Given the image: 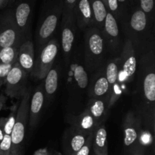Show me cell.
I'll return each instance as SVG.
<instances>
[{
  "label": "cell",
  "mask_w": 155,
  "mask_h": 155,
  "mask_svg": "<svg viewBox=\"0 0 155 155\" xmlns=\"http://www.w3.org/2000/svg\"><path fill=\"white\" fill-rule=\"evenodd\" d=\"M5 97L3 96L2 95H0V110H2V108L4 106L5 103Z\"/></svg>",
  "instance_id": "obj_36"
},
{
  "label": "cell",
  "mask_w": 155,
  "mask_h": 155,
  "mask_svg": "<svg viewBox=\"0 0 155 155\" xmlns=\"http://www.w3.org/2000/svg\"><path fill=\"white\" fill-rule=\"evenodd\" d=\"M77 0H61L63 3V12L62 15H70L74 13V6Z\"/></svg>",
  "instance_id": "obj_32"
},
{
  "label": "cell",
  "mask_w": 155,
  "mask_h": 155,
  "mask_svg": "<svg viewBox=\"0 0 155 155\" xmlns=\"http://www.w3.org/2000/svg\"><path fill=\"white\" fill-rule=\"evenodd\" d=\"M62 12L63 3L61 0H52L44 8L36 35L39 50L52 39L58 25L59 20L62 16Z\"/></svg>",
  "instance_id": "obj_2"
},
{
  "label": "cell",
  "mask_w": 155,
  "mask_h": 155,
  "mask_svg": "<svg viewBox=\"0 0 155 155\" xmlns=\"http://www.w3.org/2000/svg\"><path fill=\"white\" fill-rule=\"evenodd\" d=\"M61 21V48L64 56L68 61L72 52L77 24L74 14L62 15Z\"/></svg>",
  "instance_id": "obj_12"
},
{
  "label": "cell",
  "mask_w": 155,
  "mask_h": 155,
  "mask_svg": "<svg viewBox=\"0 0 155 155\" xmlns=\"http://www.w3.org/2000/svg\"><path fill=\"white\" fill-rule=\"evenodd\" d=\"M131 12H129L128 24L131 33H141L146 30L148 24L149 18L146 14L139 8V5L135 4L133 7H130Z\"/></svg>",
  "instance_id": "obj_19"
},
{
  "label": "cell",
  "mask_w": 155,
  "mask_h": 155,
  "mask_svg": "<svg viewBox=\"0 0 155 155\" xmlns=\"http://www.w3.org/2000/svg\"><path fill=\"white\" fill-rule=\"evenodd\" d=\"M93 133L89 135L86 139L84 145L77 151L74 155H89L91 150L92 148V139H93Z\"/></svg>",
  "instance_id": "obj_31"
},
{
  "label": "cell",
  "mask_w": 155,
  "mask_h": 155,
  "mask_svg": "<svg viewBox=\"0 0 155 155\" xmlns=\"http://www.w3.org/2000/svg\"><path fill=\"white\" fill-rule=\"evenodd\" d=\"M16 110H13L8 118L0 119V125L2 127L5 135L10 136L11 133H12V129H13L14 125H15V119H16Z\"/></svg>",
  "instance_id": "obj_27"
},
{
  "label": "cell",
  "mask_w": 155,
  "mask_h": 155,
  "mask_svg": "<svg viewBox=\"0 0 155 155\" xmlns=\"http://www.w3.org/2000/svg\"><path fill=\"white\" fill-rule=\"evenodd\" d=\"M12 66L13 65L12 64L0 65V86H2V85H4L5 83L7 76L10 70L12 69Z\"/></svg>",
  "instance_id": "obj_33"
},
{
  "label": "cell",
  "mask_w": 155,
  "mask_h": 155,
  "mask_svg": "<svg viewBox=\"0 0 155 155\" xmlns=\"http://www.w3.org/2000/svg\"><path fill=\"white\" fill-rule=\"evenodd\" d=\"M35 3L36 0H15L12 4L15 23L23 39L30 30Z\"/></svg>",
  "instance_id": "obj_9"
},
{
  "label": "cell",
  "mask_w": 155,
  "mask_h": 155,
  "mask_svg": "<svg viewBox=\"0 0 155 155\" xmlns=\"http://www.w3.org/2000/svg\"><path fill=\"white\" fill-rule=\"evenodd\" d=\"M101 1H102L103 2H104V4L105 5L106 8H107V0H101Z\"/></svg>",
  "instance_id": "obj_40"
},
{
  "label": "cell",
  "mask_w": 155,
  "mask_h": 155,
  "mask_svg": "<svg viewBox=\"0 0 155 155\" xmlns=\"http://www.w3.org/2000/svg\"><path fill=\"white\" fill-rule=\"evenodd\" d=\"M107 11L116 18L117 21L120 19L122 13L117 0H107Z\"/></svg>",
  "instance_id": "obj_29"
},
{
  "label": "cell",
  "mask_w": 155,
  "mask_h": 155,
  "mask_svg": "<svg viewBox=\"0 0 155 155\" xmlns=\"http://www.w3.org/2000/svg\"><path fill=\"white\" fill-rule=\"evenodd\" d=\"M106 48L112 54H120L122 50L120 30L117 21L111 13L107 11L104 27L101 30Z\"/></svg>",
  "instance_id": "obj_10"
},
{
  "label": "cell",
  "mask_w": 155,
  "mask_h": 155,
  "mask_svg": "<svg viewBox=\"0 0 155 155\" xmlns=\"http://www.w3.org/2000/svg\"><path fill=\"white\" fill-rule=\"evenodd\" d=\"M101 69V68H100ZM98 70L96 74L92 80L89 86V98L95 99H107L110 101L109 85L106 79L104 71Z\"/></svg>",
  "instance_id": "obj_15"
},
{
  "label": "cell",
  "mask_w": 155,
  "mask_h": 155,
  "mask_svg": "<svg viewBox=\"0 0 155 155\" xmlns=\"http://www.w3.org/2000/svg\"><path fill=\"white\" fill-rule=\"evenodd\" d=\"M15 0H0V9H4L8 6L12 5Z\"/></svg>",
  "instance_id": "obj_35"
},
{
  "label": "cell",
  "mask_w": 155,
  "mask_h": 155,
  "mask_svg": "<svg viewBox=\"0 0 155 155\" xmlns=\"http://www.w3.org/2000/svg\"><path fill=\"white\" fill-rule=\"evenodd\" d=\"M110 101L107 99H95L89 98L87 108L86 109L92 117L99 124H101L107 114Z\"/></svg>",
  "instance_id": "obj_21"
},
{
  "label": "cell",
  "mask_w": 155,
  "mask_h": 155,
  "mask_svg": "<svg viewBox=\"0 0 155 155\" xmlns=\"http://www.w3.org/2000/svg\"><path fill=\"white\" fill-rule=\"evenodd\" d=\"M45 101V92L43 85H40L36 89L30 97V107H29V126L34 129L39 123L41 112Z\"/></svg>",
  "instance_id": "obj_14"
},
{
  "label": "cell",
  "mask_w": 155,
  "mask_h": 155,
  "mask_svg": "<svg viewBox=\"0 0 155 155\" xmlns=\"http://www.w3.org/2000/svg\"><path fill=\"white\" fill-rule=\"evenodd\" d=\"M44 79V92L48 97H52L58 86V72L57 69L51 68Z\"/></svg>",
  "instance_id": "obj_24"
},
{
  "label": "cell",
  "mask_w": 155,
  "mask_h": 155,
  "mask_svg": "<svg viewBox=\"0 0 155 155\" xmlns=\"http://www.w3.org/2000/svg\"><path fill=\"white\" fill-rule=\"evenodd\" d=\"M137 1L139 8L145 12L148 18L153 16L154 8V0H135Z\"/></svg>",
  "instance_id": "obj_28"
},
{
  "label": "cell",
  "mask_w": 155,
  "mask_h": 155,
  "mask_svg": "<svg viewBox=\"0 0 155 155\" xmlns=\"http://www.w3.org/2000/svg\"><path fill=\"white\" fill-rule=\"evenodd\" d=\"M76 24L82 30L93 26V15L89 0H77L74 9Z\"/></svg>",
  "instance_id": "obj_17"
},
{
  "label": "cell",
  "mask_w": 155,
  "mask_h": 155,
  "mask_svg": "<svg viewBox=\"0 0 155 155\" xmlns=\"http://www.w3.org/2000/svg\"><path fill=\"white\" fill-rule=\"evenodd\" d=\"M88 136L74 127L68 129L64 136L63 148L65 155L75 154L84 145Z\"/></svg>",
  "instance_id": "obj_16"
},
{
  "label": "cell",
  "mask_w": 155,
  "mask_h": 155,
  "mask_svg": "<svg viewBox=\"0 0 155 155\" xmlns=\"http://www.w3.org/2000/svg\"><path fill=\"white\" fill-rule=\"evenodd\" d=\"M12 154V139L11 136L5 135L0 142V155H11Z\"/></svg>",
  "instance_id": "obj_30"
},
{
  "label": "cell",
  "mask_w": 155,
  "mask_h": 155,
  "mask_svg": "<svg viewBox=\"0 0 155 155\" xmlns=\"http://www.w3.org/2000/svg\"><path fill=\"white\" fill-rule=\"evenodd\" d=\"M59 45L56 39H51L39 51L37 58L35 60L32 77L38 80H43L49 70L52 68L58 55Z\"/></svg>",
  "instance_id": "obj_4"
},
{
  "label": "cell",
  "mask_w": 155,
  "mask_h": 155,
  "mask_svg": "<svg viewBox=\"0 0 155 155\" xmlns=\"http://www.w3.org/2000/svg\"><path fill=\"white\" fill-rule=\"evenodd\" d=\"M105 42L101 30L89 27L85 30V69L93 73L102 68L104 64Z\"/></svg>",
  "instance_id": "obj_1"
},
{
  "label": "cell",
  "mask_w": 155,
  "mask_h": 155,
  "mask_svg": "<svg viewBox=\"0 0 155 155\" xmlns=\"http://www.w3.org/2000/svg\"><path fill=\"white\" fill-rule=\"evenodd\" d=\"M93 15V27L102 30L107 9L101 0H89Z\"/></svg>",
  "instance_id": "obj_23"
},
{
  "label": "cell",
  "mask_w": 155,
  "mask_h": 155,
  "mask_svg": "<svg viewBox=\"0 0 155 155\" xmlns=\"http://www.w3.org/2000/svg\"><path fill=\"white\" fill-rule=\"evenodd\" d=\"M124 147L132 154L143 148L141 146V119L133 112H129L124 122Z\"/></svg>",
  "instance_id": "obj_7"
},
{
  "label": "cell",
  "mask_w": 155,
  "mask_h": 155,
  "mask_svg": "<svg viewBox=\"0 0 155 155\" xmlns=\"http://www.w3.org/2000/svg\"><path fill=\"white\" fill-rule=\"evenodd\" d=\"M118 63L119 61L117 59H110V61L106 62L104 67V74L109 85V93L110 97L109 107L114 104L117 99V95H119L117 92V89H120V69Z\"/></svg>",
  "instance_id": "obj_13"
},
{
  "label": "cell",
  "mask_w": 155,
  "mask_h": 155,
  "mask_svg": "<svg viewBox=\"0 0 155 155\" xmlns=\"http://www.w3.org/2000/svg\"><path fill=\"white\" fill-rule=\"evenodd\" d=\"M28 74L20 66L18 62L14 64L5 81V94L12 98H22L27 89Z\"/></svg>",
  "instance_id": "obj_8"
},
{
  "label": "cell",
  "mask_w": 155,
  "mask_h": 155,
  "mask_svg": "<svg viewBox=\"0 0 155 155\" xmlns=\"http://www.w3.org/2000/svg\"><path fill=\"white\" fill-rule=\"evenodd\" d=\"M71 124L72 127L86 136L93 133L100 125L86 110L79 116L74 117L71 120Z\"/></svg>",
  "instance_id": "obj_20"
},
{
  "label": "cell",
  "mask_w": 155,
  "mask_h": 155,
  "mask_svg": "<svg viewBox=\"0 0 155 155\" xmlns=\"http://www.w3.org/2000/svg\"><path fill=\"white\" fill-rule=\"evenodd\" d=\"M132 155H145V150H144V148H142V149L139 150V151H136L135 153H133Z\"/></svg>",
  "instance_id": "obj_38"
},
{
  "label": "cell",
  "mask_w": 155,
  "mask_h": 155,
  "mask_svg": "<svg viewBox=\"0 0 155 155\" xmlns=\"http://www.w3.org/2000/svg\"><path fill=\"white\" fill-rule=\"evenodd\" d=\"M30 97V92L27 90L22 96V99L17 110L15 125L10 135L12 139L11 155H22V147L25 137L26 127L29 120Z\"/></svg>",
  "instance_id": "obj_3"
},
{
  "label": "cell",
  "mask_w": 155,
  "mask_h": 155,
  "mask_svg": "<svg viewBox=\"0 0 155 155\" xmlns=\"http://www.w3.org/2000/svg\"><path fill=\"white\" fill-rule=\"evenodd\" d=\"M119 63L121 65V72L124 77L123 80L131 81L136 72L138 64L135 46L128 38L122 47Z\"/></svg>",
  "instance_id": "obj_11"
},
{
  "label": "cell",
  "mask_w": 155,
  "mask_h": 155,
  "mask_svg": "<svg viewBox=\"0 0 155 155\" xmlns=\"http://www.w3.org/2000/svg\"><path fill=\"white\" fill-rule=\"evenodd\" d=\"M18 62L27 74L33 71L35 62L34 45L30 39H26L21 44L18 50Z\"/></svg>",
  "instance_id": "obj_18"
},
{
  "label": "cell",
  "mask_w": 155,
  "mask_h": 155,
  "mask_svg": "<svg viewBox=\"0 0 155 155\" xmlns=\"http://www.w3.org/2000/svg\"><path fill=\"white\" fill-rule=\"evenodd\" d=\"M117 1H118V3H119L121 13L123 14L124 12H125L126 9L127 8V7L131 5V2H133V0H117Z\"/></svg>",
  "instance_id": "obj_34"
},
{
  "label": "cell",
  "mask_w": 155,
  "mask_h": 155,
  "mask_svg": "<svg viewBox=\"0 0 155 155\" xmlns=\"http://www.w3.org/2000/svg\"><path fill=\"white\" fill-rule=\"evenodd\" d=\"M5 134H4V132H3V129H2V127L1 125H0V142H1V141L2 140L3 137H4Z\"/></svg>",
  "instance_id": "obj_39"
},
{
  "label": "cell",
  "mask_w": 155,
  "mask_h": 155,
  "mask_svg": "<svg viewBox=\"0 0 155 155\" xmlns=\"http://www.w3.org/2000/svg\"><path fill=\"white\" fill-rule=\"evenodd\" d=\"M34 155H48L45 150H39L35 153Z\"/></svg>",
  "instance_id": "obj_37"
},
{
  "label": "cell",
  "mask_w": 155,
  "mask_h": 155,
  "mask_svg": "<svg viewBox=\"0 0 155 155\" xmlns=\"http://www.w3.org/2000/svg\"><path fill=\"white\" fill-rule=\"evenodd\" d=\"M92 149L95 155H108L107 133L102 124L97 127L93 133Z\"/></svg>",
  "instance_id": "obj_22"
},
{
  "label": "cell",
  "mask_w": 155,
  "mask_h": 155,
  "mask_svg": "<svg viewBox=\"0 0 155 155\" xmlns=\"http://www.w3.org/2000/svg\"><path fill=\"white\" fill-rule=\"evenodd\" d=\"M21 45H16L11 47H6L0 49V65L12 64L18 61V50Z\"/></svg>",
  "instance_id": "obj_25"
},
{
  "label": "cell",
  "mask_w": 155,
  "mask_h": 155,
  "mask_svg": "<svg viewBox=\"0 0 155 155\" xmlns=\"http://www.w3.org/2000/svg\"><path fill=\"white\" fill-rule=\"evenodd\" d=\"M22 37L18 30L12 8L0 15V49L20 45Z\"/></svg>",
  "instance_id": "obj_5"
},
{
  "label": "cell",
  "mask_w": 155,
  "mask_h": 155,
  "mask_svg": "<svg viewBox=\"0 0 155 155\" xmlns=\"http://www.w3.org/2000/svg\"><path fill=\"white\" fill-rule=\"evenodd\" d=\"M139 92L147 105L154 107L155 101V74L154 61H151L141 64L139 77Z\"/></svg>",
  "instance_id": "obj_6"
},
{
  "label": "cell",
  "mask_w": 155,
  "mask_h": 155,
  "mask_svg": "<svg viewBox=\"0 0 155 155\" xmlns=\"http://www.w3.org/2000/svg\"><path fill=\"white\" fill-rule=\"evenodd\" d=\"M73 75L76 84L80 89H86L89 86V77L84 66L76 64L73 67Z\"/></svg>",
  "instance_id": "obj_26"
}]
</instances>
